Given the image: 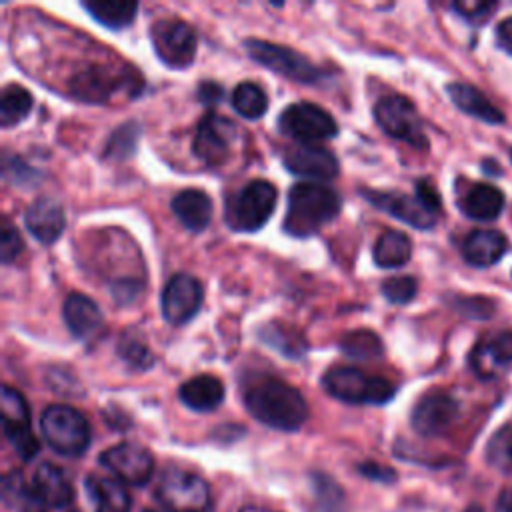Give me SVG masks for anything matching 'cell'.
<instances>
[{
  "label": "cell",
  "instance_id": "6da1fadb",
  "mask_svg": "<svg viewBox=\"0 0 512 512\" xmlns=\"http://www.w3.org/2000/svg\"><path fill=\"white\" fill-rule=\"evenodd\" d=\"M246 410L262 424L292 432L308 420V404L298 388L272 374H256L242 384Z\"/></svg>",
  "mask_w": 512,
  "mask_h": 512
},
{
  "label": "cell",
  "instance_id": "7a4b0ae2",
  "mask_svg": "<svg viewBox=\"0 0 512 512\" xmlns=\"http://www.w3.org/2000/svg\"><path fill=\"white\" fill-rule=\"evenodd\" d=\"M342 208V198L330 186L320 182H300L288 192L284 230L296 238L316 234L334 220Z\"/></svg>",
  "mask_w": 512,
  "mask_h": 512
},
{
  "label": "cell",
  "instance_id": "3957f363",
  "mask_svg": "<svg viewBox=\"0 0 512 512\" xmlns=\"http://www.w3.org/2000/svg\"><path fill=\"white\" fill-rule=\"evenodd\" d=\"M324 390L348 404H386L394 398L396 386L352 366H332L322 374Z\"/></svg>",
  "mask_w": 512,
  "mask_h": 512
},
{
  "label": "cell",
  "instance_id": "277c9868",
  "mask_svg": "<svg viewBox=\"0 0 512 512\" xmlns=\"http://www.w3.org/2000/svg\"><path fill=\"white\" fill-rule=\"evenodd\" d=\"M40 430L48 446L62 454L76 458L86 452L90 444V424L82 412L66 404H52L40 416Z\"/></svg>",
  "mask_w": 512,
  "mask_h": 512
},
{
  "label": "cell",
  "instance_id": "5b68a950",
  "mask_svg": "<svg viewBox=\"0 0 512 512\" xmlns=\"http://www.w3.org/2000/svg\"><path fill=\"white\" fill-rule=\"evenodd\" d=\"M276 188L266 180H252L226 200L224 218L236 232L260 230L274 212Z\"/></svg>",
  "mask_w": 512,
  "mask_h": 512
},
{
  "label": "cell",
  "instance_id": "8992f818",
  "mask_svg": "<svg viewBox=\"0 0 512 512\" xmlns=\"http://www.w3.org/2000/svg\"><path fill=\"white\" fill-rule=\"evenodd\" d=\"M142 80L138 72L130 66L112 68V66H88L82 72H78L70 84L68 92L82 102L90 104H102L108 102L112 94H116L122 88L132 90L134 94L140 90Z\"/></svg>",
  "mask_w": 512,
  "mask_h": 512
},
{
  "label": "cell",
  "instance_id": "52a82bcc",
  "mask_svg": "<svg viewBox=\"0 0 512 512\" xmlns=\"http://www.w3.org/2000/svg\"><path fill=\"white\" fill-rule=\"evenodd\" d=\"M244 48L254 62H258L260 66H264L288 80H294L300 84H316L324 76L322 70L318 66H314L304 54H300L288 46L258 40V38H248L244 42Z\"/></svg>",
  "mask_w": 512,
  "mask_h": 512
},
{
  "label": "cell",
  "instance_id": "ba28073f",
  "mask_svg": "<svg viewBox=\"0 0 512 512\" xmlns=\"http://www.w3.org/2000/svg\"><path fill=\"white\" fill-rule=\"evenodd\" d=\"M156 496L170 512H208L210 510L208 482L202 476L182 468H168L162 472L156 488Z\"/></svg>",
  "mask_w": 512,
  "mask_h": 512
},
{
  "label": "cell",
  "instance_id": "9c48e42d",
  "mask_svg": "<svg viewBox=\"0 0 512 512\" xmlns=\"http://www.w3.org/2000/svg\"><path fill=\"white\" fill-rule=\"evenodd\" d=\"M278 130L298 144H316L338 134V124L324 108L312 102H294L278 116Z\"/></svg>",
  "mask_w": 512,
  "mask_h": 512
},
{
  "label": "cell",
  "instance_id": "30bf717a",
  "mask_svg": "<svg viewBox=\"0 0 512 512\" xmlns=\"http://www.w3.org/2000/svg\"><path fill=\"white\" fill-rule=\"evenodd\" d=\"M150 40L156 56L168 68H186L196 56V32L180 18H162L152 24Z\"/></svg>",
  "mask_w": 512,
  "mask_h": 512
},
{
  "label": "cell",
  "instance_id": "8fae6325",
  "mask_svg": "<svg viewBox=\"0 0 512 512\" xmlns=\"http://www.w3.org/2000/svg\"><path fill=\"white\" fill-rule=\"evenodd\" d=\"M374 118L388 136L404 140L416 148H426L428 140L422 130V120L406 96H382L374 104Z\"/></svg>",
  "mask_w": 512,
  "mask_h": 512
},
{
  "label": "cell",
  "instance_id": "7c38bea8",
  "mask_svg": "<svg viewBox=\"0 0 512 512\" xmlns=\"http://www.w3.org/2000/svg\"><path fill=\"white\" fill-rule=\"evenodd\" d=\"M0 412H2L4 436L8 438L12 448L20 454L22 460L34 458L38 454L40 444L32 432L30 410L24 396L10 386H2Z\"/></svg>",
  "mask_w": 512,
  "mask_h": 512
},
{
  "label": "cell",
  "instance_id": "4fadbf2b",
  "mask_svg": "<svg viewBox=\"0 0 512 512\" xmlns=\"http://www.w3.org/2000/svg\"><path fill=\"white\" fill-rule=\"evenodd\" d=\"M202 300H204V288L198 278L186 272L174 274L166 282L160 296L162 316L168 324H174V326L186 324L198 314Z\"/></svg>",
  "mask_w": 512,
  "mask_h": 512
},
{
  "label": "cell",
  "instance_id": "5bb4252c",
  "mask_svg": "<svg viewBox=\"0 0 512 512\" xmlns=\"http://www.w3.org/2000/svg\"><path fill=\"white\" fill-rule=\"evenodd\" d=\"M100 464L130 486H144L154 472V458L150 450L134 442H120L104 450L100 454Z\"/></svg>",
  "mask_w": 512,
  "mask_h": 512
},
{
  "label": "cell",
  "instance_id": "9a60e30c",
  "mask_svg": "<svg viewBox=\"0 0 512 512\" xmlns=\"http://www.w3.org/2000/svg\"><path fill=\"white\" fill-rule=\"evenodd\" d=\"M458 412L460 406L454 396L442 390H434L416 402L410 414V424L422 436H440L454 424Z\"/></svg>",
  "mask_w": 512,
  "mask_h": 512
},
{
  "label": "cell",
  "instance_id": "2e32d148",
  "mask_svg": "<svg viewBox=\"0 0 512 512\" xmlns=\"http://www.w3.org/2000/svg\"><path fill=\"white\" fill-rule=\"evenodd\" d=\"M362 196L370 204H374L378 210L388 212L396 220H400L408 226L420 228V230L432 228L438 220V214L432 212L416 194L406 196V194H398V192H382V190L362 188Z\"/></svg>",
  "mask_w": 512,
  "mask_h": 512
},
{
  "label": "cell",
  "instance_id": "e0dca14e",
  "mask_svg": "<svg viewBox=\"0 0 512 512\" xmlns=\"http://www.w3.org/2000/svg\"><path fill=\"white\" fill-rule=\"evenodd\" d=\"M232 138H234V124L214 112H208L198 122L192 150L202 162L210 166H218L226 162L230 154Z\"/></svg>",
  "mask_w": 512,
  "mask_h": 512
},
{
  "label": "cell",
  "instance_id": "ac0fdd59",
  "mask_svg": "<svg viewBox=\"0 0 512 512\" xmlns=\"http://www.w3.org/2000/svg\"><path fill=\"white\" fill-rule=\"evenodd\" d=\"M284 166L308 180H332L340 172L338 158L320 144H294L284 152Z\"/></svg>",
  "mask_w": 512,
  "mask_h": 512
},
{
  "label": "cell",
  "instance_id": "d6986e66",
  "mask_svg": "<svg viewBox=\"0 0 512 512\" xmlns=\"http://www.w3.org/2000/svg\"><path fill=\"white\" fill-rule=\"evenodd\" d=\"M24 224L40 244H54L66 226L64 208L54 198L40 196L26 208Z\"/></svg>",
  "mask_w": 512,
  "mask_h": 512
},
{
  "label": "cell",
  "instance_id": "ffe728a7",
  "mask_svg": "<svg viewBox=\"0 0 512 512\" xmlns=\"http://www.w3.org/2000/svg\"><path fill=\"white\" fill-rule=\"evenodd\" d=\"M62 318L68 330L80 340L96 336L104 326V318L98 304L80 292H72L66 296L62 304Z\"/></svg>",
  "mask_w": 512,
  "mask_h": 512
},
{
  "label": "cell",
  "instance_id": "44dd1931",
  "mask_svg": "<svg viewBox=\"0 0 512 512\" xmlns=\"http://www.w3.org/2000/svg\"><path fill=\"white\" fill-rule=\"evenodd\" d=\"M506 250H508L506 236L494 228L472 230L462 244V254L466 262L478 268L496 264Z\"/></svg>",
  "mask_w": 512,
  "mask_h": 512
},
{
  "label": "cell",
  "instance_id": "7402d4cb",
  "mask_svg": "<svg viewBox=\"0 0 512 512\" xmlns=\"http://www.w3.org/2000/svg\"><path fill=\"white\" fill-rule=\"evenodd\" d=\"M470 364L480 378H492L502 366L512 364V330H504L494 338L480 342L472 350Z\"/></svg>",
  "mask_w": 512,
  "mask_h": 512
},
{
  "label": "cell",
  "instance_id": "603a6c76",
  "mask_svg": "<svg viewBox=\"0 0 512 512\" xmlns=\"http://www.w3.org/2000/svg\"><path fill=\"white\" fill-rule=\"evenodd\" d=\"M170 208L180 224L192 232H202L212 218V200L198 188L180 190L172 198Z\"/></svg>",
  "mask_w": 512,
  "mask_h": 512
},
{
  "label": "cell",
  "instance_id": "cb8c5ba5",
  "mask_svg": "<svg viewBox=\"0 0 512 512\" xmlns=\"http://www.w3.org/2000/svg\"><path fill=\"white\" fill-rule=\"evenodd\" d=\"M178 398L196 412H210L222 404L224 384L212 374H198L180 386Z\"/></svg>",
  "mask_w": 512,
  "mask_h": 512
},
{
  "label": "cell",
  "instance_id": "d4e9b609",
  "mask_svg": "<svg viewBox=\"0 0 512 512\" xmlns=\"http://www.w3.org/2000/svg\"><path fill=\"white\" fill-rule=\"evenodd\" d=\"M462 212L478 222L496 220L504 210V194L486 182H476L460 200Z\"/></svg>",
  "mask_w": 512,
  "mask_h": 512
},
{
  "label": "cell",
  "instance_id": "484cf974",
  "mask_svg": "<svg viewBox=\"0 0 512 512\" xmlns=\"http://www.w3.org/2000/svg\"><path fill=\"white\" fill-rule=\"evenodd\" d=\"M32 486L38 492V496L44 500V504L52 508H62L70 504L74 498L72 484L66 478L64 470L50 462H44L36 468Z\"/></svg>",
  "mask_w": 512,
  "mask_h": 512
},
{
  "label": "cell",
  "instance_id": "4316f807",
  "mask_svg": "<svg viewBox=\"0 0 512 512\" xmlns=\"http://www.w3.org/2000/svg\"><path fill=\"white\" fill-rule=\"evenodd\" d=\"M450 100L466 114L488 122V124H502L504 114L474 86L464 84V82H452L446 88Z\"/></svg>",
  "mask_w": 512,
  "mask_h": 512
},
{
  "label": "cell",
  "instance_id": "83f0119b",
  "mask_svg": "<svg viewBox=\"0 0 512 512\" xmlns=\"http://www.w3.org/2000/svg\"><path fill=\"white\" fill-rule=\"evenodd\" d=\"M84 486L94 512H128L130 510V494L118 480L104 478V476H88Z\"/></svg>",
  "mask_w": 512,
  "mask_h": 512
},
{
  "label": "cell",
  "instance_id": "f1b7e54d",
  "mask_svg": "<svg viewBox=\"0 0 512 512\" xmlns=\"http://www.w3.org/2000/svg\"><path fill=\"white\" fill-rule=\"evenodd\" d=\"M258 338L268 348H272L278 354L288 356V358H302L308 350L306 338L296 328H292L288 324H282L278 320L262 324L258 328Z\"/></svg>",
  "mask_w": 512,
  "mask_h": 512
},
{
  "label": "cell",
  "instance_id": "f546056e",
  "mask_svg": "<svg viewBox=\"0 0 512 512\" xmlns=\"http://www.w3.org/2000/svg\"><path fill=\"white\" fill-rule=\"evenodd\" d=\"M412 256V242L400 230H386L372 248V258L380 268H400Z\"/></svg>",
  "mask_w": 512,
  "mask_h": 512
},
{
  "label": "cell",
  "instance_id": "4dcf8cb0",
  "mask_svg": "<svg viewBox=\"0 0 512 512\" xmlns=\"http://www.w3.org/2000/svg\"><path fill=\"white\" fill-rule=\"evenodd\" d=\"M84 10H88V14L100 22L106 28L112 30H122L126 26H130L134 22L136 10H138V2H124V0H116V2H106V0H84L82 2Z\"/></svg>",
  "mask_w": 512,
  "mask_h": 512
},
{
  "label": "cell",
  "instance_id": "1f68e13d",
  "mask_svg": "<svg viewBox=\"0 0 512 512\" xmlns=\"http://www.w3.org/2000/svg\"><path fill=\"white\" fill-rule=\"evenodd\" d=\"M2 496L6 504L18 512H46L44 500L38 496L34 486H28L20 472H10L2 478Z\"/></svg>",
  "mask_w": 512,
  "mask_h": 512
},
{
  "label": "cell",
  "instance_id": "d6a6232c",
  "mask_svg": "<svg viewBox=\"0 0 512 512\" xmlns=\"http://www.w3.org/2000/svg\"><path fill=\"white\" fill-rule=\"evenodd\" d=\"M34 98L20 84H6L0 94V124L2 128H10L28 118L32 110Z\"/></svg>",
  "mask_w": 512,
  "mask_h": 512
},
{
  "label": "cell",
  "instance_id": "836d02e7",
  "mask_svg": "<svg viewBox=\"0 0 512 512\" xmlns=\"http://www.w3.org/2000/svg\"><path fill=\"white\" fill-rule=\"evenodd\" d=\"M342 354L354 358V360H372L380 358L384 352V344L380 336L372 330L358 328L352 332H346L338 342Z\"/></svg>",
  "mask_w": 512,
  "mask_h": 512
},
{
  "label": "cell",
  "instance_id": "e575fe53",
  "mask_svg": "<svg viewBox=\"0 0 512 512\" xmlns=\"http://www.w3.org/2000/svg\"><path fill=\"white\" fill-rule=\"evenodd\" d=\"M232 106L240 116L256 120L268 110V96L258 84L240 82L232 92Z\"/></svg>",
  "mask_w": 512,
  "mask_h": 512
},
{
  "label": "cell",
  "instance_id": "d590c367",
  "mask_svg": "<svg viewBox=\"0 0 512 512\" xmlns=\"http://www.w3.org/2000/svg\"><path fill=\"white\" fill-rule=\"evenodd\" d=\"M116 352L132 370H148L154 364L152 350L148 348L144 338L134 332H122L116 344Z\"/></svg>",
  "mask_w": 512,
  "mask_h": 512
},
{
  "label": "cell",
  "instance_id": "8d00e7d4",
  "mask_svg": "<svg viewBox=\"0 0 512 512\" xmlns=\"http://www.w3.org/2000/svg\"><path fill=\"white\" fill-rule=\"evenodd\" d=\"M138 138H140V124L138 122H124L120 124L106 142L104 148V158L122 162L128 160L138 146Z\"/></svg>",
  "mask_w": 512,
  "mask_h": 512
},
{
  "label": "cell",
  "instance_id": "74e56055",
  "mask_svg": "<svg viewBox=\"0 0 512 512\" xmlns=\"http://www.w3.org/2000/svg\"><path fill=\"white\" fill-rule=\"evenodd\" d=\"M486 460L502 474H512V424H506L492 434L486 446Z\"/></svg>",
  "mask_w": 512,
  "mask_h": 512
},
{
  "label": "cell",
  "instance_id": "f35d334b",
  "mask_svg": "<svg viewBox=\"0 0 512 512\" xmlns=\"http://www.w3.org/2000/svg\"><path fill=\"white\" fill-rule=\"evenodd\" d=\"M382 296L392 304H408L416 296V280L412 276H392L380 286Z\"/></svg>",
  "mask_w": 512,
  "mask_h": 512
},
{
  "label": "cell",
  "instance_id": "ab89813d",
  "mask_svg": "<svg viewBox=\"0 0 512 512\" xmlns=\"http://www.w3.org/2000/svg\"><path fill=\"white\" fill-rule=\"evenodd\" d=\"M24 250V242L18 234V230L10 224L8 218H2V228H0V258L4 264L14 262L20 252Z\"/></svg>",
  "mask_w": 512,
  "mask_h": 512
},
{
  "label": "cell",
  "instance_id": "60d3db41",
  "mask_svg": "<svg viewBox=\"0 0 512 512\" xmlns=\"http://www.w3.org/2000/svg\"><path fill=\"white\" fill-rule=\"evenodd\" d=\"M456 308L472 318H488L494 312V304L492 300L486 298H458L456 300Z\"/></svg>",
  "mask_w": 512,
  "mask_h": 512
},
{
  "label": "cell",
  "instance_id": "b9f144b4",
  "mask_svg": "<svg viewBox=\"0 0 512 512\" xmlns=\"http://www.w3.org/2000/svg\"><path fill=\"white\" fill-rule=\"evenodd\" d=\"M452 8L466 20L482 22L496 8V4H492V2H454Z\"/></svg>",
  "mask_w": 512,
  "mask_h": 512
},
{
  "label": "cell",
  "instance_id": "7bdbcfd3",
  "mask_svg": "<svg viewBox=\"0 0 512 512\" xmlns=\"http://www.w3.org/2000/svg\"><path fill=\"white\" fill-rule=\"evenodd\" d=\"M414 194L432 210V212H436V214H440V196H438V192H436V188L432 186V182H428V180H418L416 182V186H414Z\"/></svg>",
  "mask_w": 512,
  "mask_h": 512
},
{
  "label": "cell",
  "instance_id": "ee69618b",
  "mask_svg": "<svg viewBox=\"0 0 512 512\" xmlns=\"http://www.w3.org/2000/svg\"><path fill=\"white\" fill-rule=\"evenodd\" d=\"M222 96H224V90H222V86L216 84V82L206 80V82H202V84L198 86V98H200L204 104H216V102L222 100Z\"/></svg>",
  "mask_w": 512,
  "mask_h": 512
},
{
  "label": "cell",
  "instance_id": "f6af8a7d",
  "mask_svg": "<svg viewBox=\"0 0 512 512\" xmlns=\"http://www.w3.org/2000/svg\"><path fill=\"white\" fill-rule=\"evenodd\" d=\"M360 472L372 480H380V482H390L394 480V472L390 468H384L376 462H364L360 464Z\"/></svg>",
  "mask_w": 512,
  "mask_h": 512
},
{
  "label": "cell",
  "instance_id": "bcb514c9",
  "mask_svg": "<svg viewBox=\"0 0 512 512\" xmlns=\"http://www.w3.org/2000/svg\"><path fill=\"white\" fill-rule=\"evenodd\" d=\"M496 38H498V42H500L506 50L512 52V16L498 24V28H496Z\"/></svg>",
  "mask_w": 512,
  "mask_h": 512
},
{
  "label": "cell",
  "instance_id": "7dc6e473",
  "mask_svg": "<svg viewBox=\"0 0 512 512\" xmlns=\"http://www.w3.org/2000/svg\"><path fill=\"white\" fill-rule=\"evenodd\" d=\"M496 512H512V490H502L496 500Z\"/></svg>",
  "mask_w": 512,
  "mask_h": 512
},
{
  "label": "cell",
  "instance_id": "c3c4849f",
  "mask_svg": "<svg viewBox=\"0 0 512 512\" xmlns=\"http://www.w3.org/2000/svg\"><path fill=\"white\" fill-rule=\"evenodd\" d=\"M240 512H276V510L266 508V506H258V504H248V506L240 508Z\"/></svg>",
  "mask_w": 512,
  "mask_h": 512
},
{
  "label": "cell",
  "instance_id": "681fc988",
  "mask_svg": "<svg viewBox=\"0 0 512 512\" xmlns=\"http://www.w3.org/2000/svg\"><path fill=\"white\" fill-rule=\"evenodd\" d=\"M464 512H484V510H482L478 504H472V506H468Z\"/></svg>",
  "mask_w": 512,
  "mask_h": 512
},
{
  "label": "cell",
  "instance_id": "f907efd6",
  "mask_svg": "<svg viewBox=\"0 0 512 512\" xmlns=\"http://www.w3.org/2000/svg\"><path fill=\"white\" fill-rule=\"evenodd\" d=\"M146 512H164V510H146Z\"/></svg>",
  "mask_w": 512,
  "mask_h": 512
},
{
  "label": "cell",
  "instance_id": "816d5d0a",
  "mask_svg": "<svg viewBox=\"0 0 512 512\" xmlns=\"http://www.w3.org/2000/svg\"><path fill=\"white\" fill-rule=\"evenodd\" d=\"M510 158H512V150H510Z\"/></svg>",
  "mask_w": 512,
  "mask_h": 512
}]
</instances>
